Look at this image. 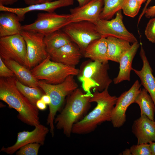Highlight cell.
I'll return each instance as SVG.
<instances>
[{
    "mask_svg": "<svg viewBox=\"0 0 155 155\" xmlns=\"http://www.w3.org/2000/svg\"><path fill=\"white\" fill-rule=\"evenodd\" d=\"M14 77L1 78L0 99L18 113V117L24 123L35 127L40 124L38 109L17 88Z\"/></svg>",
    "mask_w": 155,
    "mask_h": 155,
    "instance_id": "6da1fadb",
    "label": "cell"
},
{
    "mask_svg": "<svg viewBox=\"0 0 155 155\" xmlns=\"http://www.w3.org/2000/svg\"><path fill=\"white\" fill-rule=\"evenodd\" d=\"M108 88L101 92L92 94L90 102H95L96 107L73 126L72 133L83 134L94 131L98 125L106 121H111L112 112L118 97L111 95Z\"/></svg>",
    "mask_w": 155,
    "mask_h": 155,
    "instance_id": "7a4b0ae2",
    "label": "cell"
},
{
    "mask_svg": "<svg viewBox=\"0 0 155 155\" xmlns=\"http://www.w3.org/2000/svg\"><path fill=\"white\" fill-rule=\"evenodd\" d=\"M92 95L84 94L77 88L67 96L65 107L54 120L57 129L62 130L66 136H70L74 125L81 120L88 110Z\"/></svg>",
    "mask_w": 155,
    "mask_h": 155,
    "instance_id": "3957f363",
    "label": "cell"
},
{
    "mask_svg": "<svg viewBox=\"0 0 155 155\" xmlns=\"http://www.w3.org/2000/svg\"><path fill=\"white\" fill-rule=\"evenodd\" d=\"M74 76L69 75L62 82L56 84L38 80L39 87L51 98L46 123L50 127V131L52 137L54 135V120L57 113L60 108L66 97L78 88V85L75 82Z\"/></svg>",
    "mask_w": 155,
    "mask_h": 155,
    "instance_id": "277c9868",
    "label": "cell"
},
{
    "mask_svg": "<svg viewBox=\"0 0 155 155\" xmlns=\"http://www.w3.org/2000/svg\"><path fill=\"white\" fill-rule=\"evenodd\" d=\"M109 69L108 63L94 61L89 62L84 67L81 73L78 74V79L86 93L92 94L91 90L94 92H101L108 88L113 82L108 74Z\"/></svg>",
    "mask_w": 155,
    "mask_h": 155,
    "instance_id": "5b68a950",
    "label": "cell"
},
{
    "mask_svg": "<svg viewBox=\"0 0 155 155\" xmlns=\"http://www.w3.org/2000/svg\"><path fill=\"white\" fill-rule=\"evenodd\" d=\"M30 71L38 80H44L48 84H56L63 82L69 76L78 75L79 70L74 67L55 62L47 57Z\"/></svg>",
    "mask_w": 155,
    "mask_h": 155,
    "instance_id": "8992f818",
    "label": "cell"
},
{
    "mask_svg": "<svg viewBox=\"0 0 155 155\" xmlns=\"http://www.w3.org/2000/svg\"><path fill=\"white\" fill-rule=\"evenodd\" d=\"M70 15L54 12L39 13L32 23L22 26L23 30L41 33L44 36L61 29L70 23Z\"/></svg>",
    "mask_w": 155,
    "mask_h": 155,
    "instance_id": "52a82bcc",
    "label": "cell"
},
{
    "mask_svg": "<svg viewBox=\"0 0 155 155\" xmlns=\"http://www.w3.org/2000/svg\"><path fill=\"white\" fill-rule=\"evenodd\" d=\"M62 29L71 41L78 45L83 54L91 42L101 37L96 30L95 24L89 21L70 22Z\"/></svg>",
    "mask_w": 155,
    "mask_h": 155,
    "instance_id": "ba28073f",
    "label": "cell"
},
{
    "mask_svg": "<svg viewBox=\"0 0 155 155\" xmlns=\"http://www.w3.org/2000/svg\"><path fill=\"white\" fill-rule=\"evenodd\" d=\"M0 57L12 60L28 67L26 45L21 34L0 37Z\"/></svg>",
    "mask_w": 155,
    "mask_h": 155,
    "instance_id": "9c48e42d",
    "label": "cell"
},
{
    "mask_svg": "<svg viewBox=\"0 0 155 155\" xmlns=\"http://www.w3.org/2000/svg\"><path fill=\"white\" fill-rule=\"evenodd\" d=\"M95 24L101 37H115L132 43L137 41L135 36L125 28L123 22L121 10L116 13L114 18L109 20L100 19Z\"/></svg>",
    "mask_w": 155,
    "mask_h": 155,
    "instance_id": "30bf717a",
    "label": "cell"
},
{
    "mask_svg": "<svg viewBox=\"0 0 155 155\" xmlns=\"http://www.w3.org/2000/svg\"><path fill=\"white\" fill-rule=\"evenodd\" d=\"M21 34L25 41L28 68L34 67L49 55L44 41V35L41 33L23 30Z\"/></svg>",
    "mask_w": 155,
    "mask_h": 155,
    "instance_id": "8fae6325",
    "label": "cell"
},
{
    "mask_svg": "<svg viewBox=\"0 0 155 155\" xmlns=\"http://www.w3.org/2000/svg\"><path fill=\"white\" fill-rule=\"evenodd\" d=\"M141 84L136 80L127 91L123 93L118 97L113 109L111 122L115 128L122 127L126 121V111L129 106L135 103Z\"/></svg>",
    "mask_w": 155,
    "mask_h": 155,
    "instance_id": "7c38bea8",
    "label": "cell"
},
{
    "mask_svg": "<svg viewBox=\"0 0 155 155\" xmlns=\"http://www.w3.org/2000/svg\"><path fill=\"white\" fill-rule=\"evenodd\" d=\"M49 131L48 127L40 124L35 127L34 129L32 131L20 132L18 133L15 144L6 148L3 147L1 151L11 155L23 146L28 144L38 143L42 146L44 144L46 137Z\"/></svg>",
    "mask_w": 155,
    "mask_h": 155,
    "instance_id": "4fadbf2b",
    "label": "cell"
},
{
    "mask_svg": "<svg viewBox=\"0 0 155 155\" xmlns=\"http://www.w3.org/2000/svg\"><path fill=\"white\" fill-rule=\"evenodd\" d=\"M103 0H92L82 6L70 9V22L87 21L95 24L100 19Z\"/></svg>",
    "mask_w": 155,
    "mask_h": 155,
    "instance_id": "5bb4252c",
    "label": "cell"
},
{
    "mask_svg": "<svg viewBox=\"0 0 155 155\" xmlns=\"http://www.w3.org/2000/svg\"><path fill=\"white\" fill-rule=\"evenodd\" d=\"M73 0H57L45 3H38L20 8H11L0 4V11L14 13L18 17L21 21L24 20L25 14L34 11H42L48 12H54L58 8L72 5Z\"/></svg>",
    "mask_w": 155,
    "mask_h": 155,
    "instance_id": "9a60e30c",
    "label": "cell"
},
{
    "mask_svg": "<svg viewBox=\"0 0 155 155\" xmlns=\"http://www.w3.org/2000/svg\"><path fill=\"white\" fill-rule=\"evenodd\" d=\"M132 132L137 139V144H149L155 141V121L144 114L135 120Z\"/></svg>",
    "mask_w": 155,
    "mask_h": 155,
    "instance_id": "2e32d148",
    "label": "cell"
},
{
    "mask_svg": "<svg viewBox=\"0 0 155 155\" xmlns=\"http://www.w3.org/2000/svg\"><path fill=\"white\" fill-rule=\"evenodd\" d=\"M49 55L53 61L75 67L83 55L78 45L72 41Z\"/></svg>",
    "mask_w": 155,
    "mask_h": 155,
    "instance_id": "e0dca14e",
    "label": "cell"
},
{
    "mask_svg": "<svg viewBox=\"0 0 155 155\" xmlns=\"http://www.w3.org/2000/svg\"><path fill=\"white\" fill-rule=\"evenodd\" d=\"M140 55L143 62V66L140 70L132 68L139 77L142 85L150 94L154 101L155 106V77L153 74V70L146 57L142 44Z\"/></svg>",
    "mask_w": 155,
    "mask_h": 155,
    "instance_id": "ac0fdd59",
    "label": "cell"
},
{
    "mask_svg": "<svg viewBox=\"0 0 155 155\" xmlns=\"http://www.w3.org/2000/svg\"><path fill=\"white\" fill-rule=\"evenodd\" d=\"M140 46L138 41L132 43L130 48L121 58L119 63V73L113 80L115 84H118L124 81L130 80L132 63Z\"/></svg>",
    "mask_w": 155,
    "mask_h": 155,
    "instance_id": "d6986e66",
    "label": "cell"
},
{
    "mask_svg": "<svg viewBox=\"0 0 155 155\" xmlns=\"http://www.w3.org/2000/svg\"><path fill=\"white\" fill-rule=\"evenodd\" d=\"M1 12L0 14V37L21 34L22 26L17 16L11 12Z\"/></svg>",
    "mask_w": 155,
    "mask_h": 155,
    "instance_id": "ffe728a7",
    "label": "cell"
},
{
    "mask_svg": "<svg viewBox=\"0 0 155 155\" xmlns=\"http://www.w3.org/2000/svg\"><path fill=\"white\" fill-rule=\"evenodd\" d=\"M106 38L101 37L91 42L83 53L84 57L102 63H108Z\"/></svg>",
    "mask_w": 155,
    "mask_h": 155,
    "instance_id": "44dd1931",
    "label": "cell"
},
{
    "mask_svg": "<svg viewBox=\"0 0 155 155\" xmlns=\"http://www.w3.org/2000/svg\"><path fill=\"white\" fill-rule=\"evenodd\" d=\"M3 60V59H2ZM6 65L14 73L18 79L23 84L33 87H39L38 80L26 67L12 60H3Z\"/></svg>",
    "mask_w": 155,
    "mask_h": 155,
    "instance_id": "7402d4cb",
    "label": "cell"
},
{
    "mask_svg": "<svg viewBox=\"0 0 155 155\" xmlns=\"http://www.w3.org/2000/svg\"><path fill=\"white\" fill-rule=\"evenodd\" d=\"M106 39L108 61L119 63L122 56L131 47L130 42L124 39L113 37H108Z\"/></svg>",
    "mask_w": 155,
    "mask_h": 155,
    "instance_id": "603a6c76",
    "label": "cell"
},
{
    "mask_svg": "<svg viewBox=\"0 0 155 155\" xmlns=\"http://www.w3.org/2000/svg\"><path fill=\"white\" fill-rule=\"evenodd\" d=\"M44 41L49 55L72 42L69 36L62 29L45 35Z\"/></svg>",
    "mask_w": 155,
    "mask_h": 155,
    "instance_id": "cb8c5ba5",
    "label": "cell"
},
{
    "mask_svg": "<svg viewBox=\"0 0 155 155\" xmlns=\"http://www.w3.org/2000/svg\"><path fill=\"white\" fill-rule=\"evenodd\" d=\"M135 103L140 107V115H145L151 120L154 121L155 105L152 98L145 88H140Z\"/></svg>",
    "mask_w": 155,
    "mask_h": 155,
    "instance_id": "d4e9b609",
    "label": "cell"
},
{
    "mask_svg": "<svg viewBox=\"0 0 155 155\" xmlns=\"http://www.w3.org/2000/svg\"><path fill=\"white\" fill-rule=\"evenodd\" d=\"M104 6L100 19L109 20L119 11L122 9L126 0H103Z\"/></svg>",
    "mask_w": 155,
    "mask_h": 155,
    "instance_id": "484cf974",
    "label": "cell"
},
{
    "mask_svg": "<svg viewBox=\"0 0 155 155\" xmlns=\"http://www.w3.org/2000/svg\"><path fill=\"white\" fill-rule=\"evenodd\" d=\"M16 86L20 92L33 104L36 106L37 101L44 94L39 87H33L26 85L18 79H16Z\"/></svg>",
    "mask_w": 155,
    "mask_h": 155,
    "instance_id": "4316f807",
    "label": "cell"
},
{
    "mask_svg": "<svg viewBox=\"0 0 155 155\" xmlns=\"http://www.w3.org/2000/svg\"><path fill=\"white\" fill-rule=\"evenodd\" d=\"M141 5L137 0H126L122 9L125 15L133 18L138 14Z\"/></svg>",
    "mask_w": 155,
    "mask_h": 155,
    "instance_id": "83f0119b",
    "label": "cell"
},
{
    "mask_svg": "<svg viewBox=\"0 0 155 155\" xmlns=\"http://www.w3.org/2000/svg\"><path fill=\"white\" fill-rule=\"evenodd\" d=\"M41 145L38 143H33L25 145L16 152L17 155H37Z\"/></svg>",
    "mask_w": 155,
    "mask_h": 155,
    "instance_id": "f1b7e54d",
    "label": "cell"
},
{
    "mask_svg": "<svg viewBox=\"0 0 155 155\" xmlns=\"http://www.w3.org/2000/svg\"><path fill=\"white\" fill-rule=\"evenodd\" d=\"M130 149L132 155H152L149 144L133 145Z\"/></svg>",
    "mask_w": 155,
    "mask_h": 155,
    "instance_id": "f546056e",
    "label": "cell"
},
{
    "mask_svg": "<svg viewBox=\"0 0 155 155\" xmlns=\"http://www.w3.org/2000/svg\"><path fill=\"white\" fill-rule=\"evenodd\" d=\"M144 34L150 42L155 43V17L150 20L147 23Z\"/></svg>",
    "mask_w": 155,
    "mask_h": 155,
    "instance_id": "4dcf8cb0",
    "label": "cell"
},
{
    "mask_svg": "<svg viewBox=\"0 0 155 155\" xmlns=\"http://www.w3.org/2000/svg\"><path fill=\"white\" fill-rule=\"evenodd\" d=\"M15 75L13 71L5 64L0 57V76L1 78H11Z\"/></svg>",
    "mask_w": 155,
    "mask_h": 155,
    "instance_id": "1f68e13d",
    "label": "cell"
},
{
    "mask_svg": "<svg viewBox=\"0 0 155 155\" xmlns=\"http://www.w3.org/2000/svg\"><path fill=\"white\" fill-rule=\"evenodd\" d=\"M144 15L146 17L148 18L155 16V5L147 8L145 11Z\"/></svg>",
    "mask_w": 155,
    "mask_h": 155,
    "instance_id": "d6a6232c",
    "label": "cell"
},
{
    "mask_svg": "<svg viewBox=\"0 0 155 155\" xmlns=\"http://www.w3.org/2000/svg\"><path fill=\"white\" fill-rule=\"evenodd\" d=\"M46 104L41 99L38 100L36 103L37 108L41 111L45 110L47 108Z\"/></svg>",
    "mask_w": 155,
    "mask_h": 155,
    "instance_id": "836d02e7",
    "label": "cell"
},
{
    "mask_svg": "<svg viewBox=\"0 0 155 155\" xmlns=\"http://www.w3.org/2000/svg\"><path fill=\"white\" fill-rule=\"evenodd\" d=\"M152 0H147L146 1V2L145 4V5L143 8V11L142 12L141 14H140V16L138 19V21L137 22V24L138 25L142 18V16H143V15L145 14V11L146 10V9L147 8V7L148 6V5L150 4V3L151 2V1Z\"/></svg>",
    "mask_w": 155,
    "mask_h": 155,
    "instance_id": "e575fe53",
    "label": "cell"
},
{
    "mask_svg": "<svg viewBox=\"0 0 155 155\" xmlns=\"http://www.w3.org/2000/svg\"><path fill=\"white\" fill-rule=\"evenodd\" d=\"M18 0H0V4L3 5H12Z\"/></svg>",
    "mask_w": 155,
    "mask_h": 155,
    "instance_id": "d590c367",
    "label": "cell"
},
{
    "mask_svg": "<svg viewBox=\"0 0 155 155\" xmlns=\"http://www.w3.org/2000/svg\"><path fill=\"white\" fill-rule=\"evenodd\" d=\"M41 99L47 105H49L51 102V100L50 96L46 94H43Z\"/></svg>",
    "mask_w": 155,
    "mask_h": 155,
    "instance_id": "8d00e7d4",
    "label": "cell"
},
{
    "mask_svg": "<svg viewBox=\"0 0 155 155\" xmlns=\"http://www.w3.org/2000/svg\"><path fill=\"white\" fill-rule=\"evenodd\" d=\"M24 1L25 3L28 5L38 3V0H24Z\"/></svg>",
    "mask_w": 155,
    "mask_h": 155,
    "instance_id": "74e56055",
    "label": "cell"
},
{
    "mask_svg": "<svg viewBox=\"0 0 155 155\" xmlns=\"http://www.w3.org/2000/svg\"><path fill=\"white\" fill-rule=\"evenodd\" d=\"M152 155H155V141L149 144Z\"/></svg>",
    "mask_w": 155,
    "mask_h": 155,
    "instance_id": "f35d334b",
    "label": "cell"
},
{
    "mask_svg": "<svg viewBox=\"0 0 155 155\" xmlns=\"http://www.w3.org/2000/svg\"><path fill=\"white\" fill-rule=\"evenodd\" d=\"M79 3V6H82L89 2L91 1L92 0H77Z\"/></svg>",
    "mask_w": 155,
    "mask_h": 155,
    "instance_id": "ab89813d",
    "label": "cell"
},
{
    "mask_svg": "<svg viewBox=\"0 0 155 155\" xmlns=\"http://www.w3.org/2000/svg\"><path fill=\"white\" fill-rule=\"evenodd\" d=\"M123 155H132L130 149H126L122 152Z\"/></svg>",
    "mask_w": 155,
    "mask_h": 155,
    "instance_id": "60d3db41",
    "label": "cell"
},
{
    "mask_svg": "<svg viewBox=\"0 0 155 155\" xmlns=\"http://www.w3.org/2000/svg\"><path fill=\"white\" fill-rule=\"evenodd\" d=\"M52 1H53V0H38V3L50 2Z\"/></svg>",
    "mask_w": 155,
    "mask_h": 155,
    "instance_id": "b9f144b4",
    "label": "cell"
},
{
    "mask_svg": "<svg viewBox=\"0 0 155 155\" xmlns=\"http://www.w3.org/2000/svg\"><path fill=\"white\" fill-rule=\"evenodd\" d=\"M142 5L143 3L147 1V0H137Z\"/></svg>",
    "mask_w": 155,
    "mask_h": 155,
    "instance_id": "7bdbcfd3",
    "label": "cell"
}]
</instances>
